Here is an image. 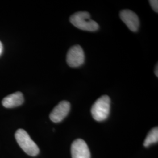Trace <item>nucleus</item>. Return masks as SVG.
<instances>
[{"mask_svg":"<svg viewBox=\"0 0 158 158\" xmlns=\"http://www.w3.org/2000/svg\"><path fill=\"white\" fill-rule=\"evenodd\" d=\"M70 22L75 27L83 31L94 32L99 28L98 24L91 19L90 15L88 12L74 13L70 17Z\"/></svg>","mask_w":158,"mask_h":158,"instance_id":"1","label":"nucleus"},{"mask_svg":"<svg viewBox=\"0 0 158 158\" xmlns=\"http://www.w3.org/2000/svg\"><path fill=\"white\" fill-rule=\"evenodd\" d=\"M158 64H156V67H155V75L158 77Z\"/></svg>","mask_w":158,"mask_h":158,"instance_id":"11","label":"nucleus"},{"mask_svg":"<svg viewBox=\"0 0 158 158\" xmlns=\"http://www.w3.org/2000/svg\"><path fill=\"white\" fill-rule=\"evenodd\" d=\"M158 141V128L155 127L149 131L143 142L144 147H148Z\"/></svg>","mask_w":158,"mask_h":158,"instance_id":"9","label":"nucleus"},{"mask_svg":"<svg viewBox=\"0 0 158 158\" xmlns=\"http://www.w3.org/2000/svg\"><path fill=\"white\" fill-rule=\"evenodd\" d=\"M85 60L84 51L79 45L72 46L68 51L66 56V62L70 67H79L85 63Z\"/></svg>","mask_w":158,"mask_h":158,"instance_id":"4","label":"nucleus"},{"mask_svg":"<svg viewBox=\"0 0 158 158\" xmlns=\"http://www.w3.org/2000/svg\"><path fill=\"white\" fill-rule=\"evenodd\" d=\"M110 98L104 95L97 100L93 105L91 113L93 118L97 121H102L107 118L110 111Z\"/></svg>","mask_w":158,"mask_h":158,"instance_id":"2","label":"nucleus"},{"mask_svg":"<svg viewBox=\"0 0 158 158\" xmlns=\"http://www.w3.org/2000/svg\"><path fill=\"white\" fill-rule=\"evenodd\" d=\"M72 158H91L90 152L86 142L77 139L72 143L71 146Z\"/></svg>","mask_w":158,"mask_h":158,"instance_id":"6","label":"nucleus"},{"mask_svg":"<svg viewBox=\"0 0 158 158\" xmlns=\"http://www.w3.org/2000/svg\"><path fill=\"white\" fill-rule=\"evenodd\" d=\"M149 4L152 8L153 10L158 13V1L157 0H151L149 1Z\"/></svg>","mask_w":158,"mask_h":158,"instance_id":"10","label":"nucleus"},{"mask_svg":"<svg viewBox=\"0 0 158 158\" xmlns=\"http://www.w3.org/2000/svg\"><path fill=\"white\" fill-rule=\"evenodd\" d=\"M18 144L29 155L35 156L40 153V149L28 134L23 129L17 130L15 134Z\"/></svg>","mask_w":158,"mask_h":158,"instance_id":"3","label":"nucleus"},{"mask_svg":"<svg viewBox=\"0 0 158 158\" xmlns=\"http://www.w3.org/2000/svg\"><path fill=\"white\" fill-rule=\"evenodd\" d=\"M70 110V104L67 101L60 102L53 108L50 114V119L53 123H60L66 117Z\"/></svg>","mask_w":158,"mask_h":158,"instance_id":"5","label":"nucleus"},{"mask_svg":"<svg viewBox=\"0 0 158 158\" xmlns=\"http://www.w3.org/2000/svg\"><path fill=\"white\" fill-rule=\"evenodd\" d=\"M24 102L23 93L17 91L4 98L2 101V104L4 107L11 108L17 107L22 105Z\"/></svg>","mask_w":158,"mask_h":158,"instance_id":"8","label":"nucleus"},{"mask_svg":"<svg viewBox=\"0 0 158 158\" xmlns=\"http://www.w3.org/2000/svg\"><path fill=\"white\" fill-rule=\"evenodd\" d=\"M119 16L121 20L131 31L136 32L138 30L139 20L135 12L129 10H124L120 12Z\"/></svg>","mask_w":158,"mask_h":158,"instance_id":"7","label":"nucleus"},{"mask_svg":"<svg viewBox=\"0 0 158 158\" xmlns=\"http://www.w3.org/2000/svg\"><path fill=\"white\" fill-rule=\"evenodd\" d=\"M2 50H3V46H2V44L1 42L0 41V55H1V53L2 52Z\"/></svg>","mask_w":158,"mask_h":158,"instance_id":"12","label":"nucleus"}]
</instances>
